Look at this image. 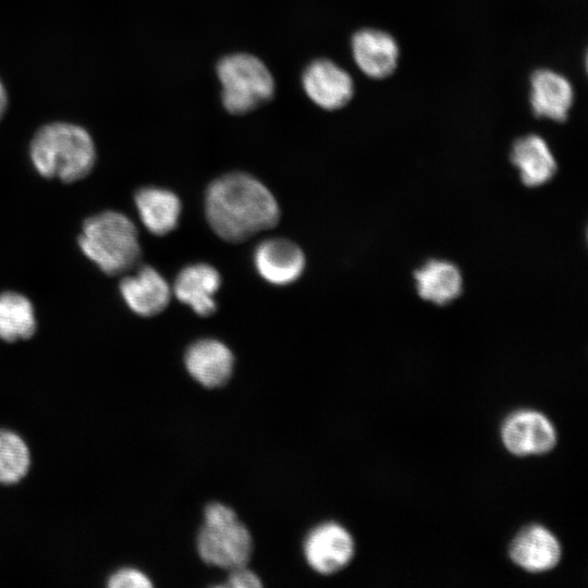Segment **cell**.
<instances>
[{"label": "cell", "mask_w": 588, "mask_h": 588, "mask_svg": "<svg viewBox=\"0 0 588 588\" xmlns=\"http://www.w3.org/2000/svg\"><path fill=\"white\" fill-rule=\"evenodd\" d=\"M223 586L231 588H260L262 583L254 571L244 565L229 569L226 584Z\"/></svg>", "instance_id": "22"}, {"label": "cell", "mask_w": 588, "mask_h": 588, "mask_svg": "<svg viewBox=\"0 0 588 588\" xmlns=\"http://www.w3.org/2000/svg\"><path fill=\"white\" fill-rule=\"evenodd\" d=\"M510 558L520 568L539 573L552 569L561 560L556 537L540 525L524 528L510 546Z\"/></svg>", "instance_id": "13"}, {"label": "cell", "mask_w": 588, "mask_h": 588, "mask_svg": "<svg viewBox=\"0 0 588 588\" xmlns=\"http://www.w3.org/2000/svg\"><path fill=\"white\" fill-rule=\"evenodd\" d=\"M29 464L24 440L12 431L0 430V482H17L26 475Z\"/></svg>", "instance_id": "20"}, {"label": "cell", "mask_w": 588, "mask_h": 588, "mask_svg": "<svg viewBox=\"0 0 588 588\" xmlns=\"http://www.w3.org/2000/svg\"><path fill=\"white\" fill-rule=\"evenodd\" d=\"M511 160L518 169L526 186L543 185L556 171V161L547 142L537 134L516 139L512 146Z\"/></svg>", "instance_id": "16"}, {"label": "cell", "mask_w": 588, "mask_h": 588, "mask_svg": "<svg viewBox=\"0 0 588 588\" xmlns=\"http://www.w3.org/2000/svg\"><path fill=\"white\" fill-rule=\"evenodd\" d=\"M254 262L258 273L266 281L285 285L301 277L305 268V256L292 241L269 238L256 247Z\"/></svg>", "instance_id": "12"}, {"label": "cell", "mask_w": 588, "mask_h": 588, "mask_svg": "<svg viewBox=\"0 0 588 588\" xmlns=\"http://www.w3.org/2000/svg\"><path fill=\"white\" fill-rule=\"evenodd\" d=\"M220 284V274L213 267L195 264L180 271L173 292L180 302L188 305L197 315L207 317L217 309L215 294Z\"/></svg>", "instance_id": "15"}, {"label": "cell", "mask_w": 588, "mask_h": 588, "mask_svg": "<svg viewBox=\"0 0 588 588\" xmlns=\"http://www.w3.org/2000/svg\"><path fill=\"white\" fill-rule=\"evenodd\" d=\"M36 327L34 307L26 296L16 292L0 294V339L7 342L29 339Z\"/></svg>", "instance_id": "19"}, {"label": "cell", "mask_w": 588, "mask_h": 588, "mask_svg": "<svg viewBox=\"0 0 588 588\" xmlns=\"http://www.w3.org/2000/svg\"><path fill=\"white\" fill-rule=\"evenodd\" d=\"M354 551L352 535L335 522L316 525L303 542V553L307 564L321 575H332L342 571L352 561Z\"/></svg>", "instance_id": "6"}, {"label": "cell", "mask_w": 588, "mask_h": 588, "mask_svg": "<svg viewBox=\"0 0 588 588\" xmlns=\"http://www.w3.org/2000/svg\"><path fill=\"white\" fill-rule=\"evenodd\" d=\"M222 103L232 114H244L269 101L274 81L266 64L255 56L234 53L217 64Z\"/></svg>", "instance_id": "5"}, {"label": "cell", "mask_w": 588, "mask_h": 588, "mask_svg": "<svg viewBox=\"0 0 588 588\" xmlns=\"http://www.w3.org/2000/svg\"><path fill=\"white\" fill-rule=\"evenodd\" d=\"M302 84L307 96L326 110H336L354 95L351 75L328 59L313 61L304 71Z\"/></svg>", "instance_id": "8"}, {"label": "cell", "mask_w": 588, "mask_h": 588, "mask_svg": "<svg viewBox=\"0 0 588 588\" xmlns=\"http://www.w3.org/2000/svg\"><path fill=\"white\" fill-rule=\"evenodd\" d=\"M253 548L250 531L231 506L218 501L205 506L196 536V550L203 562L226 571L248 565Z\"/></svg>", "instance_id": "4"}, {"label": "cell", "mask_w": 588, "mask_h": 588, "mask_svg": "<svg viewBox=\"0 0 588 588\" xmlns=\"http://www.w3.org/2000/svg\"><path fill=\"white\" fill-rule=\"evenodd\" d=\"M29 156L41 176L72 183L89 174L96 161V149L89 133L82 126L52 122L36 132Z\"/></svg>", "instance_id": "2"}, {"label": "cell", "mask_w": 588, "mask_h": 588, "mask_svg": "<svg viewBox=\"0 0 588 588\" xmlns=\"http://www.w3.org/2000/svg\"><path fill=\"white\" fill-rule=\"evenodd\" d=\"M139 218L155 235H164L175 229L181 215L177 196L163 188L143 187L135 194Z\"/></svg>", "instance_id": "17"}, {"label": "cell", "mask_w": 588, "mask_h": 588, "mask_svg": "<svg viewBox=\"0 0 588 588\" xmlns=\"http://www.w3.org/2000/svg\"><path fill=\"white\" fill-rule=\"evenodd\" d=\"M501 437L507 451L516 456L540 455L556 443L551 421L541 413L522 409L511 414L503 422Z\"/></svg>", "instance_id": "7"}, {"label": "cell", "mask_w": 588, "mask_h": 588, "mask_svg": "<svg viewBox=\"0 0 588 588\" xmlns=\"http://www.w3.org/2000/svg\"><path fill=\"white\" fill-rule=\"evenodd\" d=\"M77 242L84 255L108 275L125 273L140 256L136 226L117 211L107 210L86 219Z\"/></svg>", "instance_id": "3"}, {"label": "cell", "mask_w": 588, "mask_h": 588, "mask_svg": "<svg viewBox=\"0 0 588 588\" xmlns=\"http://www.w3.org/2000/svg\"><path fill=\"white\" fill-rule=\"evenodd\" d=\"M416 289L421 298L445 305L462 292L463 279L458 268L450 261L432 259L415 272Z\"/></svg>", "instance_id": "18"}, {"label": "cell", "mask_w": 588, "mask_h": 588, "mask_svg": "<svg viewBox=\"0 0 588 588\" xmlns=\"http://www.w3.org/2000/svg\"><path fill=\"white\" fill-rule=\"evenodd\" d=\"M151 586L152 583L145 573L132 567L117 571L108 580L110 588H149Z\"/></svg>", "instance_id": "21"}, {"label": "cell", "mask_w": 588, "mask_h": 588, "mask_svg": "<svg viewBox=\"0 0 588 588\" xmlns=\"http://www.w3.org/2000/svg\"><path fill=\"white\" fill-rule=\"evenodd\" d=\"M206 217L222 240L240 243L277 225L280 209L271 192L242 172L213 181L206 193Z\"/></svg>", "instance_id": "1"}, {"label": "cell", "mask_w": 588, "mask_h": 588, "mask_svg": "<svg viewBox=\"0 0 588 588\" xmlns=\"http://www.w3.org/2000/svg\"><path fill=\"white\" fill-rule=\"evenodd\" d=\"M120 293L128 308L138 316L152 317L166 309L170 302V286L163 277L149 266L124 277Z\"/></svg>", "instance_id": "14"}, {"label": "cell", "mask_w": 588, "mask_h": 588, "mask_svg": "<svg viewBox=\"0 0 588 588\" xmlns=\"http://www.w3.org/2000/svg\"><path fill=\"white\" fill-rule=\"evenodd\" d=\"M184 365L189 376L200 385L217 389L230 381L234 356L224 343L215 339H200L187 347Z\"/></svg>", "instance_id": "9"}, {"label": "cell", "mask_w": 588, "mask_h": 588, "mask_svg": "<svg viewBox=\"0 0 588 588\" xmlns=\"http://www.w3.org/2000/svg\"><path fill=\"white\" fill-rule=\"evenodd\" d=\"M529 99L536 117L564 122L573 106L574 89L562 74L549 69H539L530 76Z\"/></svg>", "instance_id": "11"}, {"label": "cell", "mask_w": 588, "mask_h": 588, "mask_svg": "<svg viewBox=\"0 0 588 588\" xmlns=\"http://www.w3.org/2000/svg\"><path fill=\"white\" fill-rule=\"evenodd\" d=\"M352 52L359 70L375 79L390 76L395 71L400 57L395 38L377 28L357 30L352 38Z\"/></svg>", "instance_id": "10"}, {"label": "cell", "mask_w": 588, "mask_h": 588, "mask_svg": "<svg viewBox=\"0 0 588 588\" xmlns=\"http://www.w3.org/2000/svg\"><path fill=\"white\" fill-rule=\"evenodd\" d=\"M7 107H8V94L2 82L0 81V120L5 113Z\"/></svg>", "instance_id": "23"}]
</instances>
